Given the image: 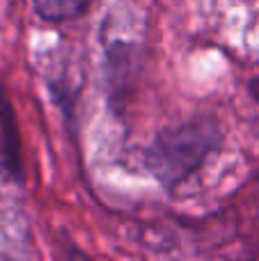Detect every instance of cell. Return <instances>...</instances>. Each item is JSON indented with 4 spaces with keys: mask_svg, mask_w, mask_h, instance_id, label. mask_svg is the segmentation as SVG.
<instances>
[{
    "mask_svg": "<svg viewBox=\"0 0 259 261\" xmlns=\"http://www.w3.org/2000/svg\"><path fill=\"white\" fill-rule=\"evenodd\" d=\"M133 60L136 48L126 41H115L108 46V83H110V101L119 108V99L128 92V78L133 76Z\"/></svg>",
    "mask_w": 259,
    "mask_h": 261,
    "instance_id": "cell-3",
    "label": "cell"
},
{
    "mask_svg": "<svg viewBox=\"0 0 259 261\" xmlns=\"http://www.w3.org/2000/svg\"><path fill=\"white\" fill-rule=\"evenodd\" d=\"M248 99L252 101V103L259 108V76H252L250 81H248ZM252 128H255V135H259V115H255V122H252Z\"/></svg>",
    "mask_w": 259,
    "mask_h": 261,
    "instance_id": "cell-5",
    "label": "cell"
},
{
    "mask_svg": "<svg viewBox=\"0 0 259 261\" xmlns=\"http://www.w3.org/2000/svg\"><path fill=\"white\" fill-rule=\"evenodd\" d=\"M0 170H3L5 179L16 186L25 181L21 126H18L16 110H14L3 78H0Z\"/></svg>",
    "mask_w": 259,
    "mask_h": 261,
    "instance_id": "cell-2",
    "label": "cell"
},
{
    "mask_svg": "<svg viewBox=\"0 0 259 261\" xmlns=\"http://www.w3.org/2000/svg\"><path fill=\"white\" fill-rule=\"evenodd\" d=\"M94 0H32L37 16L46 23H73L92 9Z\"/></svg>",
    "mask_w": 259,
    "mask_h": 261,
    "instance_id": "cell-4",
    "label": "cell"
},
{
    "mask_svg": "<svg viewBox=\"0 0 259 261\" xmlns=\"http://www.w3.org/2000/svg\"><path fill=\"white\" fill-rule=\"evenodd\" d=\"M223 142L225 133L218 117L202 113L161 128L145 149L142 161L161 188L174 193L220 151Z\"/></svg>",
    "mask_w": 259,
    "mask_h": 261,
    "instance_id": "cell-1",
    "label": "cell"
}]
</instances>
